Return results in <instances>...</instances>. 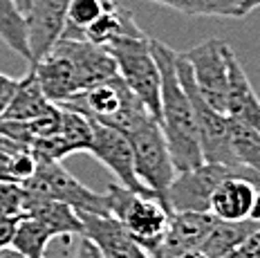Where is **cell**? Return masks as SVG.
<instances>
[{
    "instance_id": "1",
    "label": "cell",
    "mask_w": 260,
    "mask_h": 258,
    "mask_svg": "<svg viewBox=\"0 0 260 258\" xmlns=\"http://www.w3.org/2000/svg\"><path fill=\"white\" fill-rule=\"evenodd\" d=\"M153 54L159 66V126L169 144L171 159L175 171H188L204 162L200 148L198 123H195L193 106L188 101L186 90L182 88L175 68V50L164 45L161 41L150 39Z\"/></svg>"
},
{
    "instance_id": "2",
    "label": "cell",
    "mask_w": 260,
    "mask_h": 258,
    "mask_svg": "<svg viewBox=\"0 0 260 258\" xmlns=\"http://www.w3.org/2000/svg\"><path fill=\"white\" fill-rule=\"evenodd\" d=\"M106 50L117 63V74L123 79V83L133 90V94L142 101V106L148 110L150 117L159 121V66L153 54L150 39L142 29H133L117 36L112 43H108Z\"/></svg>"
},
{
    "instance_id": "3",
    "label": "cell",
    "mask_w": 260,
    "mask_h": 258,
    "mask_svg": "<svg viewBox=\"0 0 260 258\" xmlns=\"http://www.w3.org/2000/svg\"><path fill=\"white\" fill-rule=\"evenodd\" d=\"M106 198L110 216H115L128 229V234L148 254H153L169 229L173 209L155 193L130 191L117 182L106 189Z\"/></svg>"
},
{
    "instance_id": "4",
    "label": "cell",
    "mask_w": 260,
    "mask_h": 258,
    "mask_svg": "<svg viewBox=\"0 0 260 258\" xmlns=\"http://www.w3.org/2000/svg\"><path fill=\"white\" fill-rule=\"evenodd\" d=\"M58 106L79 110L88 119L108 123L112 128H119L121 133H128L142 117L148 115L142 101L133 94V90L123 83L119 74L90 85L83 92H79L77 96Z\"/></svg>"
},
{
    "instance_id": "5",
    "label": "cell",
    "mask_w": 260,
    "mask_h": 258,
    "mask_svg": "<svg viewBox=\"0 0 260 258\" xmlns=\"http://www.w3.org/2000/svg\"><path fill=\"white\" fill-rule=\"evenodd\" d=\"M126 135L130 139V146H133L135 171H137L139 182L166 202V191H169L177 171L171 159L169 144H166L159 121L155 117L146 115Z\"/></svg>"
},
{
    "instance_id": "6",
    "label": "cell",
    "mask_w": 260,
    "mask_h": 258,
    "mask_svg": "<svg viewBox=\"0 0 260 258\" xmlns=\"http://www.w3.org/2000/svg\"><path fill=\"white\" fill-rule=\"evenodd\" d=\"M23 186L34 196L65 202L77 213H110L106 193L88 189L61 162H36V169Z\"/></svg>"
},
{
    "instance_id": "7",
    "label": "cell",
    "mask_w": 260,
    "mask_h": 258,
    "mask_svg": "<svg viewBox=\"0 0 260 258\" xmlns=\"http://www.w3.org/2000/svg\"><path fill=\"white\" fill-rule=\"evenodd\" d=\"M226 45L220 39H207L200 45L182 52L191 66V74L198 92L211 108L226 115V88H229V68H226Z\"/></svg>"
},
{
    "instance_id": "8",
    "label": "cell",
    "mask_w": 260,
    "mask_h": 258,
    "mask_svg": "<svg viewBox=\"0 0 260 258\" xmlns=\"http://www.w3.org/2000/svg\"><path fill=\"white\" fill-rule=\"evenodd\" d=\"M92 123V142L88 153L96 162H101L115 175V182L121 186H126L130 191H139V193H153L139 182L137 171H135V155L133 146H130V139L126 133H121L119 128H112L108 123L94 121ZM157 196V193H155Z\"/></svg>"
},
{
    "instance_id": "9",
    "label": "cell",
    "mask_w": 260,
    "mask_h": 258,
    "mask_svg": "<svg viewBox=\"0 0 260 258\" xmlns=\"http://www.w3.org/2000/svg\"><path fill=\"white\" fill-rule=\"evenodd\" d=\"M226 175H240V173H236L229 166L215 164V162H202L200 166H195V169L177 171L169 191H166V204H169L173 211L209 213L211 193H213V189Z\"/></svg>"
},
{
    "instance_id": "10",
    "label": "cell",
    "mask_w": 260,
    "mask_h": 258,
    "mask_svg": "<svg viewBox=\"0 0 260 258\" xmlns=\"http://www.w3.org/2000/svg\"><path fill=\"white\" fill-rule=\"evenodd\" d=\"M92 142V123L79 110L61 106L58 128L47 137L36 139L29 146V153L36 162H61L68 155L88 153Z\"/></svg>"
},
{
    "instance_id": "11",
    "label": "cell",
    "mask_w": 260,
    "mask_h": 258,
    "mask_svg": "<svg viewBox=\"0 0 260 258\" xmlns=\"http://www.w3.org/2000/svg\"><path fill=\"white\" fill-rule=\"evenodd\" d=\"M72 0H29L25 9L29 66L43 58L61 41Z\"/></svg>"
},
{
    "instance_id": "12",
    "label": "cell",
    "mask_w": 260,
    "mask_h": 258,
    "mask_svg": "<svg viewBox=\"0 0 260 258\" xmlns=\"http://www.w3.org/2000/svg\"><path fill=\"white\" fill-rule=\"evenodd\" d=\"M79 218L83 222L81 236L90 238L99 247L104 258H150L148 251L128 234V229L115 216L81 211Z\"/></svg>"
},
{
    "instance_id": "13",
    "label": "cell",
    "mask_w": 260,
    "mask_h": 258,
    "mask_svg": "<svg viewBox=\"0 0 260 258\" xmlns=\"http://www.w3.org/2000/svg\"><path fill=\"white\" fill-rule=\"evenodd\" d=\"M260 186L249 177L226 175L209 198V213L218 220H247L253 216Z\"/></svg>"
},
{
    "instance_id": "14",
    "label": "cell",
    "mask_w": 260,
    "mask_h": 258,
    "mask_svg": "<svg viewBox=\"0 0 260 258\" xmlns=\"http://www.w3.org/2000/svg\"><path fill=\"white\" fill-rule=\"evenodd\" d=\"M215 218L202 211H173L169 229L159 247L150 254V258H175L188 249H198L207 238L209 229L213 227Z\"/></svg>"
},
{
    "instance_id": "15",
    "label": "cell",
    "mask_w": 260,
    "mask_h": 258,
    "mask_svg": "<svg viewBox=\"0 0 260 258\" xmlns=\"http://www.w3.org/2000/svg\"><path fill=\"white\" fill-rule=\"evenodd\" d=\"M226 68H229V88H226V115L260 133V99L249 81L245 68L238 61L236 52L226 50Z\"/></svg>"
},
{
    "instance_id": "16",
    "label": "cell",
    "mask_w": 260,
    "mask_h": 258,
    "mask_svg": "<svg viewBox=\"0 0 260 258\" xmlns=\"http://www.w3.org/2000/svg\"><path fill=\"white\" fill-rule=\"evenodd\" d=\"M23 216H31L39 222H43L54 238H70V236H81L83 231V222H81L79 213L74 211L70 204L52 200V198L34 196L27 191L25 200V213Z\"/></svg>"
},
{
    "instance_id": "17",
    "label": "cell",
    "mask_w": 260,
    "mask_h": 258,
    "mask_svg": "<svg viewBox=\"0 0 260 258\" xmlns=\"http://www.w3.org/2000/svg\"><path fill=\"white\" fill-rule=\"evenodd\" d=\"M56 104H52L45 96V92L41 90L39 81H36L34 72L25 74L23 79H18V85L14 90V96L9 101V106L5 108V112L0 115V119H9V121H31L39 117L47 115Z\"/></svg>"
},
{
    "instance_id": "18",
    "label": "cell",
    "mask_w": 260,
    "mask_h": 258,
    "mask_svg": "<svg viewBox=\"0 0 260 258\" xmlns=\"http://www.w3.org/2000/svg\"><path fill=\"white\" fill-rule=\"evenodd\" d=\"M258 227H260V220L258 218L236 220V222L215 218L213 227L209 229L207 238L202 240V245H200L198 249L204 251L209 258H218L222 254H226L229 249H234L238 243H242V240H245L249 234H253Z\"/></svg>"
},
{
    "instance_id": "19",
    "label": "cell",
    "mask_w": 260,
    "mask_h": 258,
    "mask_svg": "<svg viewBox=\"0 0 260 258\" xmlns=\"http://www.w3.org/2000/svg\"><path fill=\"white\" fill-rule=\"evenodd\" d=\"M229 144L238 164L247 169L260 184V133L256 128L229 117Z\"/></svg>"
},
{
    "instance_id": "20",
    "label": "cell",
    "mask_w": 260,
    "mask_h": 258,
    "mask_svg": "<svg viewBox=\"0 0 260 258\" xmlns=\"http://www.w3.org/2000/svg\"><path fill=\"white\" fill-rule=\"evenodd\" d=\"M139 25L135 23L133 14H130V9L121 7V5H115V7L106 9L104 14L99 16V18L94 20V23L90 25L88 29L83 31V39L94 43V45H101L106 47L108 43H112L117 39V36L126 34V31H133L137 29Z\"/></svg>"
},
{
    "instance_id": "21",
    "label": "cell",
    "mask_w": 260,
    "mask_h": 258,
    "mask_svg": "<svg viewBox=\"0 0 260 258\" xmlns=\"http://www.w3.org/2000/svg\"><path fill=\"white\" fill-rule=\"evenodd\" d=\"M184 16H215V18H245V0H148Z\"/></svg>"
},
{
    "instance_id": "22",
    "label": "cell",
    "mask_w": 260,
    "mask_h": 258,
    "mask_svg": "<svg viewBox=\"0 0 260 258\" xmlns=\"http://www.w3.org/2000/svg\"><path fill=\"white\" fill-rule=\"evenodd\" d=\"M0 41L29 63L27 20H25V12L18 7L16 0H0Z\"/></svg>"
},
{
    "instance_id": "23",
    "label": "cell",
    "mask_w": 260,
    "mask_h": 258,
    "mask_svg": "<svg viewBox=\"0 0 260 258\" xmlns=\"http://www.w3.org/2000/svg\"><path fill=\"white\" fill-rule=\"evenodd\" d=\"M50 240H54V236L45 224L31 216H20L18 224H16L12 247L25 258H45Z\"/></svg>"
},
{
    "instance_id": "24",
    "label": "cell",
    "mask_w": 260,
    "mask_h": 258,
    "mask_svg": "<svg viewBox=\"0 0 260 258\" xmlns=\"http://www.w3.org/2000/svg\"><path fill=\"white\" fill-rule=\"evenodd\" d=\"M115 5L117 0H72L68 9V23H65L61 39H83V31L106 9L115 7Z\"/></svg>"
},
{
    "instance_id": "25",
    "label": "cell",
    "mask_w": 260,
    "mask_h": 258,
    "mask_svg": "<svg viewBox=\"0 0 260 258\" xmlns=\"http://www.w3.org/2000/svg\"><path fill=\"white\" fill-rule=\"evenodd\" d=\"M27 189L20 182L0 180V216L20 218L25 213Z\"/></svg>"
},
{
    "instance_id": "26",
    "label": "cell",
    "mask_w": 260,
    "mask_h": 258,
    "mask_svg": "<svg viewBox=\"0 0 260 258\" xmlns=\"http://www.w3.org/2000/svg\"><path fill=\"white\" fill-rule=\"evenodd\" d=\"M16 224H18V218L12 216H0V251L12 247L14 234H16Z\"/></svg>"
},
{
    "instance_id": "27",
    "label": "cell",
    "mask_w": 260,
    "mask_h": 258,
    "mask_svg": "<svg viewBox=\"0 0 260 258\" xmlns=\"http://www.w3.org/2000/svg\"><path fill=\"white\" fill-rule=\"evenodd\" d=\"M16 85H18V79L7 77V74L0 72V115H3L5 108L9 106V101H12Z\"/></svg>"
},
{
    "instance_id": "28",
    "label": "cell",
    "mask_w": 260,
    "mask_h": 258,
    "mask_svg": "<svg viewBox=\"0 0 260 258\" xmlns=\"http://www.w3.org/2000/svg\"><path fill=\"white\" fill-rule=\"evenodd\" d=\"M74 258H104V254H101L99 247L92 243L90 238L81 236V240H79V247H77V254H74Z\"/></svg>"
},
{
    "instance_id": "29",
    "label": "cell",
    "mask_w": 260,
    "mask_h": 258,
    "mask_svg": "<svg viewBox=\"0 0 260 258\" xmlns=\"http://www.w3.org/2000/svg\"><path fill=\"white\" fill-rule=\"evenodd\" d=\"M0 258H25L23 254H18V251L14 249V247H7V249L0 251Z\"/></svg>"
},
{
    "instance_id": "30",
    "label": "cell",
    "mask_w": 260,
    "mask_h": 258,
    "mask_svg": "<svg viewBox=\"0 0 260 258\" xmlns=\"http://www.w3.org/2000/svg\"><path fill=\"white\" fill-rule=\"evenodd\" d=\"M253 3H256V0H245V14L253 12Z\"/></svg>"
},
{
    "instance_id": "31",
    "label": "cell",
    "mask_w": 260,
    "mask_h": 258,
    "mask_svg": "<svg viewBox=\"0 0 260 258\" xmlns=\"http://www.w3.org/2000/svg\"><path fill=\"white\" fill-rule=\"evenodd\" d=\"M251 218H258L260 220V193H258V202H256V209H253V216Z\"/></svg>"
},
{
    "instance_id": "32",
    "label": "cell",
    "mask_w": 260,
    "mask_h": 258,
    "mask_svg": "<svg viewBox=\"0 0 260 258\" xmlns=\"http://www.w3.org/2000/svg\"><path fill=\"white\" fill-rule=\"evenodd\" d=\"M16 3H18V7L25 12V9H27V5H29V0H16Z\"/></svg>"
},
{
    "instance_id": "33",
    "label": "cell",
    "mask_w": 260,
    "mask_h": 258,
    "mask_svg": "<svg viewBox=\"0 0 260 258\" xmlns=\"http://www.w3.org/2000/svg\"><path fill=\"white\" fill-rule=\"evenodd\" d=\"M260 7V0H256V3H253V9H258Z\"/></svg>"
}]
</instances>
